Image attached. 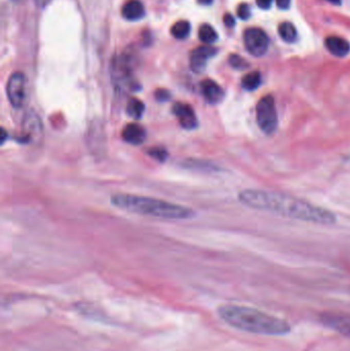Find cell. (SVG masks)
Masks as SVG:
<instances>
[{
    "label": "cell",
    "mask_w": 350,
    "mask_h": 351,
    "mask_svg": "<svg viewBox=\"0 0 350 351\" xmlns=\"http://www.w3.org/2000/svg\"><path fill=\"white\" fill-rule=\"evenodd\" d=\"M238 198L242 204L252 209L299 221L322 225H332L336 222V216L331 211L288 194L261 189H247L240 193Z\"/></svg>",
    "instance_id": "obj_1"
},
{
    "label": "cell",
    "mask_w": 350,
    "mask_h": 351,
    "mask_svg": "<svg viewBox=\"0 0 350 351\" xmlns=\"http://www.w3.org/2000/svg\"><path fill=\"white\" fill-rule=\"evenodd\" d=\"M220 319L228 326L247 333L283 336L291 332V325L278 317L262 310L236 304L221 305L218 310Z\"/></svg>",
    "instance_id": "obj_2"
},
{
    "label": "cell",
    "mask_w": 350,
    "mask_h": 351,
    "mask_svg": "<svg viewBox=\"0 0 350 351\" xmlns=\"http://www.w3.org/2000/svg\"><path fill=\"white\" fill-rule=\"evenodd\" d=\"M111 201L121 210L163 219L182 220L192 218L194 215L191 209L146 196L116 194L112 196Z\"/></svg>",
    "instance_id": "obj_3"
},
{
    "label": "cell",
    "mask_w": 350,
    "mask_h": 351,
    "mask_svg": "<svg viewBox=\"0 0 350 351\" xmlns=\"http://www.w3.org/2000/svg\"><path fill=\"white\" fill-rule=\"evenodd\" d=\"M135 64V58L131 53L124 52L113 58L111 63V76L117 87H128L131 89L138 87L133 76Z\"/></svg>",
    "instance_id": "obj_4"
},
{
    "label": "cell",
    "mask_w": 350,
    "mask_h": 351,
    "mask_svg": "<svg viewBox=\"0 0 350 351\" xmlns=\"http://www.w3.org/2000/svg\"><path fill=\"white\" fill-rule=\"evenodd\" d=\"M256 118L260 130L264 134L271 135L277 131L279 119L275 102L272 96H265L258 102L256 107Z\"/></svg>",
    "instance_id": "obj_5"
},
{
    "label": "cell",
    "mask_w": 350,
    "mask_h": 351,
    "mask_svg": "<svg viewBox=\"0 0 350 351\" xmlns=\"http://www.w3.org/2000/svg\"><path fill=\"white\" fill-rule=\"evenodd\" d=\"M7 97L14 108H22L28 97V82L22 72H14L7 82Z\"/></svg>",
    "instance_id": "obj_6"
},
{
    "label": "cell",
    "mask_w": 350,
    "mask_h": 351,
    "mask_svg": "<svg viewBox=\"0 0 350 351\" xmlns=\"http://www.w3.org/2000/svg\"><path fill=\"white\" fill-rule=\"evenodd\" d=\"M244 41L246 48L254 57L264 56L269 45L268 36L259 28L247 29L244 34Z\"/></svg>",
    "instance_id": "obj_7"
},
{
    "label": "cell",
    "mask_w": 350,
    "mask_h": 351,
    "mask_svg": "<svg viewBox=\"0 0 350 351\" xmlns=\"http://www.w3.org/2000/svg\"><path fill=\"white\" fill-rule=\"evenodd\" d=\"M320 321L324 326L350 338L349 315L335 311H326L320 316Z\"/></svg>",
    "instance_id": "obj_8"
},
{
    "label": "cell",
    "mask_w": 350,
    "mask_h": 351,
    "mask_svg": "<svg viewBox=\"0 0 350 351\" xmlns=\"http://www.w3.org/2000/svg\"><path fill=\"white\" fill-rule=\"evenodd\" d=\"M173 111L182 127L186 130H193L197 126V117L193 108L189 104L183 102L176 103L174 105Z\"/></svg>",
    "instance_id": "obj_9"
},
{
    "label": "cell",
    "mask_w": 350,
    "mask_h": 351,
    "mask_svg": "<svg viewBox=\"0 0 350 351\" xmlns=\"http://www.w3.org/2000/svg\"><path fill=\"white\" fill-rule=\"evenodd\" d=\"M217 49L212 46H199L192 50L190 54V67L195 73H200L205 70L207 62L210 58L215 56Z\"/></svg>",
    "instance_id": "obj_10"
},
{
    "label": "cell",
    "mask_w": 350,
    "mask_h": 351,
    "mask_svg": "<svg viewBox=\"0 0 350 351\" xmlns=\"http://www.w3.org/2000/svg\"><path fill=\"white\" fill-rule=\"evenodd\" d=\"M200 88L204 97L209 103L217 104L221 102L224 97V90L222 87L212 79H205L200 83Z\"/></svg>",
    "instance_id": "obj_11"
},
{
    "label": "cell",
    "mask_w": 350,
    "mask_h": 351,
    "mask_svg": "<svg viewBox=\"0 0 350 351\" xmlns=\"http://www.w3.org/2000/svg\"><path fill=\"white\" fill-rule=\"evenodd\" d=\"M146 130L137 123L127 124L122 131V138L132 145H140L146 140Z\"/></svg>",
    "instance_id": "obj_12"
},
{
    "label": "cell",
    "mask_w": 350,
    "mask_h": 351,
    "mask_svg": "<svg viewBox=\"0 0 350 351\" xmlns=\"http://www.w3.org/2000/svg\"><path fill=\"white\" fill-rule=\"evenodd\" d=\"M325 43H326V47L328 48V50L332 54L339 57V58L345 57L350 51L349 43L345 39L338 37V36L328 37Z\"/></svg>",
    "instance_id": "obj_13"
},
{
    "label": "cell",
    "mask_w": 350,
    "mask_h": 351,
    "mask_svg": "<svg viewBox=\"0 0 350 351\" xmlns=\"http://www.w3.org/2000/svg\"><path fill=\"white\" fill-rule=\"evenodd\" d=\"M122 15L128 21H137L144 16L145 8L139 0H128L122 6Z\"/></svg>",
    "instance_id": "obj_14"
},
{
    "label": "cell",
    "mask_w": 350,
    "mask_h": 351,
    "mask_svg": "<svg viewBox=\"0 0 350 351\" xmlns=\"http://www.w3.org/2000/svg\"><path fill=\"white\" fill-rule=\"evenodd\" d=\"M144 111H145V105L141 100L137 98L130 99L127 106H126V113L131 117L135 119H140L142 115L144 114Z\"/></svg>",
    "instance_id": "obj_15"
},
{
    "label": "cell",
    "mask_w": 350,
    "mask_h": 351,
    "mask_svg": "<svg viewBox=\"0 0 350 351\" xmlns=\"http://www.w3.org/2000/svg\"><path fill=\"white\" fill-rule=\"evenodd\" d=\"M261 81H262L261 74L257 71H254V72H251V73L244 76V78L242 80V84L246 90L252 91V90L257 89L260 86Z\"/></svg>",
    "instance_id": "obj_16"
},
{
    "label": "cell",
    "mask_w": 350,
    "mask_h": 351,
    "mask_svg": "<svg viewBox=\"0 0 350 351\" xmlns=\"http://www.w3.org/2000/svg\"><path fill=\"white\" fill-rule=\"evenodd\" d=\"M279 34L286 42H294L297 39V30L292 23L285 22L279 27Z\"/></svg>",
    "instance_id": "obj_17"
},
{
    "label": "cell",
    "mask_w": 350,
    "mask_h": 351,
    "mask_svg": "<svg viewBox=\"0 0 350 351\" xmlns=\"http://www.w3.org/2000/svg\"><path fill=\"white\" fill-rule=\"evenodd\" d=\"M198 37L206 44H211V43H214L218 39V34L212 26L208 24H204L199 28Z\"/></svg>",
    "instance_id": "obj_18"
},
{
    "label": "cell",
    "mask_w": 350,
    "mask_h": 351,
    "mask_svg": "<svg viewBox=\"0 0 350 351\" xmlns=\"http://www.w3.org/2000/svg\"><path fill=\"white\" fill-rule=\"evenodd\" d=\"M172 35L177 39H185L190 33V23L179 21L172 27Z\"/></svg>",
    "instance_id": "obj_19"
},
{
    "label": "cell",
    "mask_w": 350,
    "mask_h": 351,
    "mask_svg": "<svg viewBox=\"0 0 350 351\" xmlns=\"http://www.w3.org/2000/svg\"><path fill=\"white\" fill-rule=\"evenodd\" d=\"M229 64L237 70H244L249 67V63L238 54H231L229 57Z\"/></svg>",
    "instance_id": "obj_20"
},
{
    "label": "cell",
    "mask_w": 350,
    "mask_h": 351,
    "mask_svg": "<svg viewBox=\"0 0 350 351\" xmlns=\"http://www.w3.org/2000/svg\"><path fill=\"white\" fill-rule=\"evenodd\" d=\"M148 153L150 154L151 157L155 158L156 160H159V161H164L168 157V152L165 149L163 148H160V147H154V148H151L149 149Z\"/></svg>",
    "instance_id": "obj_21"
},
{
    "label": "cell",
    "mask_w": 350,
    "mask_h": 351,
    "mask_svg": "<svg viewBox=\"0 0 350 351\" xmlns=\"http://www.w3.org/2000/svg\"><path fill=\"white\" fill-rule=\"evenodd\" d=\"M237 15L243 19V20H248L251 15V10H250V6L247 3H242L240 4L238 8H237Z\"/></svg>",
    "instance_id": "obj_22"
},
{
    "label": "cell",
    "mask_w": 350,
    "mask_h": 351,
    "mask_svg": "<svg viewBox=\"0 0 350 351\" xmlns=\"http://www.w3.org/2000/svg\"><path fill=\"white\" fill-rule=\"evenodd\" d=\"M155 98L160 102L167 101L170 99V93L167 89H158L155 93Z\"/></svg>",
    "instance_id": "obj_23"
},
{
    "label": "cell",
    "mask_w": 350,
    "mask_h": 351,
    "mask_svg": "<svg viewBox=\"0 0 350 351\" xmlns=\"http://www.w3.org/2000/svg\"><path fill=\"white\" fill-rule=\"evenodd\" d=\"M223 21H224V24H225L227 27H233V26L235 25V20H234L233 15L230 14V13H226V14L224 15Z\"/></svg>",
    "instance_id": "obj_24"
},
{
    "label": "cell",
    "mask_w": 350,
    "mask_h": 351,
    "mask_svg": "<svg viewBox=\"0 0 350 351\" xmlns=\"http://www.w3.org/2000/svg\"><path fill=\"white\" fill-rule=\"evenodd\" d=\"M273 0H256L257 5L262 9H268L270 8Z\"/></svg>",
    "instance_id": "obj_25"
},
{
    "label": "cell",
    "mask_w": 350,
    "mask_h": 351,
    "mask_svg": "<svg viewBox=\"0 0 350 351\" xmlns=\"http://www.w3.org/2000/svg\"><path fill=\"white\" fill-rule=\"evenodd\" d=\"M275 3L281 9H288L291 5V0H275Z\"/></svg>",
    "instance_id": "obj_26"
},
{
    "label": "cell",
    "mask_w": 350,
    "mask_h": 351,
    "mask_svg": "<svg viewBox=\"0 0 350 351\" xmlns=\"http://www.w3.org/2000/svg\"><path fill=\"white\" fill-rule=\"evenodd\" d=\"M34 1H35L36 5H37L38 7L43 8V7H45L47 4H49L52 0H34Z\"/></svg>",
    "instance_id": "obj_27"
},
{
    "label": "cell",
    "mask_w": 350,
    "mask_h": 351,
    "mask_svg": "<svg viewBox=\"0 0 350 351\" xmlns=\"http://www.w3.org/2000/svg\"><path fill=\"white\" fill-rule=\"evenodd\" d=\"M198 2L200 4H202V5H209V4H211L213 2V0H198Z\"/></svg>",
    "instance_id": "obj_28"
},
{
    "label": "cell",
    "mask_w": 350,
    "mask_h": 351,
    "mask_svg": "<svg viewBox=\"0 0 350 351\" xmlns=\"http://www.w3.org/2000/svg\"><path fill=\"white\" fill-rule=\"evenodd\" d=\"M327 1H329L332 4H335V5H340L341 4V0H327Z\"/></svg>",
    "instance_id": "obj_29"
}]
</instances>
